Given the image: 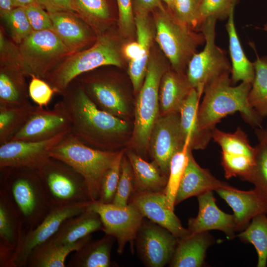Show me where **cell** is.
<instances>
[{
  "instance_id": "1",
  "label": "cell",
  "mask_w": 267,
  "mask_h": 267,
  "mask_svg": "<svg viewBox=\"0 0 267 267\" xmlns=\"http://www.w3.org/2000/svg\"><path fill=\"white\" fill-rule=\"evenodd\" d=\"M61 100L71 120L70 134L92 148L110 151L112 140L128 128L127 122L99 109L74 80Z\"/></svg>"
},
{
  "instance_id": "2",
  "label": "cell",
  "mask_w": 267,
  "mask_h": 267,
  "mask_svg": "<svg viewBox=\"0 0 267 267\" xmlns=\"http://www.w3.org/2000/svg\"><path fill=\"white\" fill-rule=\"evenodd\" d=\"M230 74H223L205 87L198 112L201 129L212 131L222 119L236 112L252 127H262L263 118L249 101L252 84L241 82L232 86Z\"/></svg>"
},
{
  "instance_id": "3",
  "label": "cell",
  "mask_w": 267,
  "mask_h": 267,
  "mask_svg": "<svg viewBox=\"0 0 267 267\" xmlns=\"http://www.w3.org/2000/svg\"><path fill=\"white\" fill-rule=\"evenodd\" d=\"M0 186L7 192L25 231L36 227L52 207L36 170H0Z\"/></svg>"
},
{
  "instance_id": "4",
  "label": "cell",
  "mask_w": 267,
  "mask_h": 267,
  "mask_svg": "<svg viewBox=\"0 0 267 267\" xmlns=\"http://www.w3.org/2000/svg\"><path fill=\"white\" fill-rule=\"evenodd\" d=\"M121 67L122 60L119 46L110 36H100L90 47L71 54L51 70L44 79L62 95L78 77L102 66Z\"/></svg>"
},
{
  "instance_id": "5",
  "label": "cell",
  "mask_w": 267,
  "mask_h": 267,
  "mask_svg": "<svg viewBox=\"0 0 267 267\" xmlns=\"http://www.w3.org/2000/svg\"><path fill=\"white\" fill-rule=\"evenodd\" d=\"M119 153L92 148L69 133L52 148L50 156L66 163L80 174L88 186L91 200L97 201L102 178Z\"/></svg>"
},
{
  "instance_id": "6",
  "label": "cell",
  "mask_w": 267,
  "mask_h": 267,
  "mask_svg": "<svg viewBox=\"0 0 267 267\" xmlns=\"http://www.w3.org/2000/svg\"><path fill=\"white\" fill-rule=\"evenodd\" d=\"M156 10L155 40L172 69L183 73L197 47L205 43L204 36L178 21L169 9L163 7Z\"/></svg>"
},
{
  "instance_id": "7",
  "label": "cell",
  "mask_w": 267,
  "mask_h": 267,
  "mask_svg": "<svg viewBox=\"0 0 267 267\" xmlns=\"http://www.w3.org/2000/svg\"><path fill=\"white\" fill-rule=\"evenodd\" d=\"M36 171L52 207L92 201L83 177L66 163L50 157Z\"/></svg>"
},
{
  "instance_id": "8",
  "label": "cell",
  "mask_w": 267,
  "mask_h": 267,
  "mask_svg": "<svg viewBox=\"0 0 267 267\" xmlns=\"http://www.w3.org/2000/svg\"><path fill=\"white\" fill-rule=\"evenodd\" d=\"M19 45L21 71L30 77L44 79L62 60L72 54L51 30L33 31Z\"/></svg>"
},
{
  "instance_id": "9",
  "label": "cell",
  "mask_w": 267,
  "mask_h": 267,
  "mask_svg": "<svg viewBox=\"0 0 267 267\" xmlns=\"http://www.w3.org/2000/svg\"><path fill=\"white\" fill-rule=\"evenodd\" d=\"M217 20L210 17L201 24L205 45L201 52L192 56L187 66V79L201 96L207 85L224 73H231V66L225 53L215 44Z\"/></svg>"
},
{
  "instance_id": "10",
  "label": "cell",
  "mask_w": 267,
  "mask_h": 267,
  "mask_svg": "<svg viewBox=\"0 0 267 267\" xmlns=\"http://www.w3.org/2000/svg\"><path fill=\"white\" fill-rule=\"evenodd\" d=\"M166 71L160 61L153 56L150 57L135 105L134 139L141 149L148 145L151 131L159 117L160 86Z\"/></svg>"
},
{
  "instance_id": "11",
  "label": "cell",
  "mask_w": 267,
  "mask_h": 267,
  "mask_svg": "<svg viewBox=\"0 0 267 267\" xmlns=\"http://www.w3.org/2000/svg\"><path fill=\"white\" fill-rule=\"evenodd\" d=\"M87 208L100 217L105 234L112 236L117 242V252L123 253L128 243L133 244L143 223L144 216L133 203L119 207L112 203L91 201Z\"/></svg>"
},
{
  "instance_id": "12",
  "label": "cell",
  "mask_w": 267,
  "mask_h": 267,
  "mask_svg": "<svg viewBox=\"0 0 267 267\" xmlns=\"http://www.w3.org/2000/svg\"><path fill=\"white\" fill-rule=\"evenodd\" d=\"M91 201L52 207L36 227L24 231L13 253L10 267H26L33 249L51 238L66 219L85 211Z\"/></svg>"
},
{
  "instance_id": "13",
  "label": "cell",
  "mask_w": 267,
  "mask_h": 267,
  "mask_svg": "<svg viewBox=\"0 0 267 267\" xmlns=\"http://www.w3.org/2000/svg\"><path fill=\"white\" fill-rule=\"evenodd\" d=\"M69 133L44 140H10L0 144V170H38L50 157L52 148Z\"/></svg>"
},
{
  "instance_id": "14",
  "label": "cell",
  "mask_w": 267,
  "mask_h": 267,
  "mask_svg": "<svg viewBox=\"0 0 267 267\" xmlns=\"http://www.w3.org/2000/svg\"><path fill=\"white\" fill-rule=\"evenodd\" d=\"M149 144L154 163L163 174L168 175L173 157L184 145L179 113L158 117L151 131Z\"/></svg>"
},
{
  "instance_id": "15",
  "label": "cell",
  "mask_w": 267,
  "mask_h": 267,
  "mask_svg": "<svg viewBox=\"0 0 267 267\" xmlns=\"http://www.w3.org/2000/svg\"><path fill=\"white\" fill-rule=\"evenodd\" d=\"M70 116L62 101L51 109L36 105L28 121L11 140L40 141L70 132Z\"/></svg>"
},
{
  "instance_id": "16",
  "label": "cell",
  "mask_w": 267,
  "mask_h": 267,
  "mask_svg": "<svg viewBox=\"0 0 267 267\" xmlns=\"http://www.w3.org/2000/svg\"><path fill=\"white\" fill-rule=\"evenodd\" d=\"M135 240L142 260L150 267H163L170 263L178 241L170 231L153 222H143Z\"/></svg>"
},
{
  "instance_id": "17",
  "label": "cell",
  "mask_w": 267,
  "mask_h": 267,
  "mask_svg": "<svg viewBox=\"0 0 267 267\" xmlns=\"http://www.w3.org/2000/svg\"><path fill=\"white\" fill-rule=\"evenodd\" d=\"M199 211L197 216L188 220L190 234L219 230L225 234L228 239L235 236L236 225L233 215L220 210L216 204L213 191H208L197 196Z\"/></svg>"
},
{
  "instance_id": "18",
  "label": "cell",
  "mask_w": 267,
  "mask_h": 267,
  "mask_svg": "<svg viewBox=\"0 0 267 267\" xmlns=\"http://www.w3.org/2000/svg\"><path fill=\"white\" fill-rule=\"evenodd\" d=\"M134 194L130 203L134 204L144 217L167 229L178 239L190 234L188 229L182 226L174 210L168 207L164 192Z\"/></svg>"
},
{
  "instance_id": "19",
  "label": "cell",
  "mask_w": 267,
  "mask_h": 267,
  "mask_svg": "<svg viewBox=\"0 0 267 267\" xmlns=\"http://www.w3.org/2000/svg\"><path fill=\"white\" fill-rule=\"evenodd\" d=\"M232 208L236 231H242L256 216L267 214V201L255 189L244 191L229 185L216 190Z\"/></svg>"
},
{
  "instance_id": "20",
  "label": "cell",
  "mask_w": 267,
  "mask_h": 267,
  "mask_svg": "<svg viewBox=\"0 0 267 267\" xmlns=\"http://www.w3.org/2000/svg\"><path fill=\"white\" fill-rule=\"evenodd\" d=\"M24 230L18 212L6 191L0 187V267L10 262Z\"/></svg>"
},
{
  "instance_id": "21",
  "label": "cell",
  "mask_w": 267,
  "mask_h": 267,
  "mask_svg": "<svg viewBox=\"0 0 267 267\" xmlns=\"http://www.w3.org/2000/svg\"><path fill=\"white\" fill-rule=\"evenodd\" d=\"M74 80L82 86L89 97L99 109L117 117L127 113L128 105L124 95L110 81L82 76Z\"/></svg>"
},
{
  "instance_id": "22",
  "label": "cell",
  "mask_w": 267,
  "mask_h": 267,
  "mask_svg": "<svg viewBox=\"0 0 267 267\" xmlns=\"http://www.w3.org/2000/svg\"><path fill=\"white\" fill-rule=\"evenodd\" d=\"M191 150L188 152V161L177 192L175 205L190 197L229 185L218 179L208 170L201 168L193 158Z\"/></svg>"
},
{
  "instance_id": "23",
  "label": "cell",
  "mask_w": 267,
  "mask_h": 267,
  "mask_svg": "<svg viewBox=\"0 0 267 267\" xmlns=\"http://www.w3.org/2000/svg\"><path fill=\"white\" fill-rule=\"evenodd\" d=\"M200 97L201 95L192 88L179 110L184 145L191 150L205 149L212 138V131L203 130L199 126L198 112Z\"/></svg>"
},
{
  "instance_id": "24",
  "label": "cell",
  "mask_w": 267,
  "mask_h": 267,
  "mask_svg": "<svg viewBox=\"0 0 267 267\" xmlns=\"http://www.w3.org/2000/svg\"><path fill=\"white\" fill-rule=\"evenodd\" d=\"M48 13L52 24V31L72 54L81 51L91 40V35L88 26L76 13L70 11Z\"/></svg>"
},
{
  "instance_id": "25",
  "label": "cell",
  "mask_w": 267,
  "mask_h": 267,
  "mask_svg": "<svg viewBox=\"0 0 267 267\" xmlns=\"http://www.w3.org/2000/svg\"><path fill=\"white\" fill-rule=\"evenodd\" d=\"M148 13L144 11L135 10V28L137 42L141 48V56L137 60L129 62L128 73L135 91L140 90L143 84L150 57L154 34Z\"/></svg>"
},
{
  "instance_id": "26",
  "label": "cell",
  "mask_w": 267,
  "mask_h": 267,
  "mask_svg": "<svg viewBox=\"0 0 267 267\" xmlns=\"http://www.w3.org/2000/svg\"><path fill=\"white\" fill-rule=\"evenodd\" d=\"M102 227L98 214L87 208L80 214L66 219L50 238L59 245L72 244L94 231L102 230Z\"/></svg>"
},
{
  "instance_id": "27",
  "label": "cell",
  "mask_w": 267,
  "mask_h": 267,
  "mask_svg": "<svg viewBox=\"0 0 267 267\" xmlns=\"http://www.w3.org/2000/svg\"><path fill=\"white\" fill-rule=\"evenodd\" d=\"M208 231L190 234L178 239V244L170 266L200 267L204 263L206 253L213 243Z\"/></svg>"
},
{
  "instance_id": "28",
  "label": "cell",
  "mask_w": 267,
  "mask_h": 267,
  "mask_svg": "<svg viewBox=\"0 0 267 267\" xmlns=\"http://www.w3.org/2000/svg\"><path fill=\"white\" fill-rule=\"evenodd\" d=\"M91 239L90 234L75 243L62 245L49 238L33 249L28 256L26 267H65V262L68 255L80 249Z\"/></svg>"
},
{
  "instance_id": "29",
  "label": "cell",
  "mask_w": 267,
  "mask_h": 267,
  "mask_svg": "<svg viewBox=\"0 0 267 267\" xmlns=\"http://www.w3.org/2000/svg\"><path fill=\"white\" fill-rule=\"evenodd\" d=\"M192 89L186 76L174 69L163 75L159 89V105L162 114L179 113L180 107Z\"/></svg>"
},
{
  "instance_id": "30",
  "label": "cell",
  "mask_w": 267,
  "mask_h": 267,
  "mask_svg": "<svg viewBox=\"0 0 267 267\" xmlns=\"http://www.w3.org/2000/svg\"><path fill=\"white\" fill-rule=\"evenodd\" d=\"M127 154L133 171L134 193L164 192L168 178L161 175L156 164L146 162L132 151Z\"/></svg>"
},
{
  "instance_id": "31",
  "label": "cell",
  "mask_w": 267,
  "mask_h": 267,
  "mask_svg": "<svg viewBox=\"0 0 267 267\" xmlns=\"http://www.w3.org/2000/svg\"><path fill=\"white\" fill-rule=\"evenodd\" d=\"M226 29L228 35L231 62V83L236 84L241 81L252 84L255 78L254 63L247 58L240 44L234 24V9L228 17Z\"/></svg>"
},
{
  "instance_id": "32",
  "label": "cell",
  "mask_w": 267,
  "mask_h": 267,
  "mask_svg": "<svg viewBox=\"0 0 267 267\" xmlns=\"http://www.w3.org/2000/svg\"><path fill=\"white\" fill-rule=\"evenodd\" d=\"M115 239L112 236L105 234L98 240H90L75 251L67 267H110L111 251Z\"/></svg>"
},
{
  "instance_id": "33",
  "label": "cell",
  "mask_w": 267,
  "mask_h": 267,
  "mask_svg": "<svg viewBox=\"0 0 267 267\" xmlns=\"http://www.w3.org/2000/svg\"><path fill=\"white\" fill-rule=\"evenodd\" d=\"M21 70L1 67L0 72V105L32 104L29 100L28 87Z\"/></svg>"
},
{
  "instance_id": "34",
  "label": "cell",
  "mask_w": 267,
  "mask_h": 267,
  "mask_svg": "<svg viewBox=\"0 0 267 267\" xmlns=\"http://www.w3.org/2000/svg\"><path fill=\"white\" fill-rule=\"evenodd\" d=\"M36 105H0V144L10 141L25 125Z\"/></svg>"
},
{
  "instance_id": "35",
  "label": "cell",
  "mask_w": 267,
  "mask_h": 267,
  "mask_svg": "<svg viewBox=\"0 0 267 267\" xmlns=\"http://www.w3.org/2000/svg\"><path fill=\"white\" fill-rule=\"evenodd\" d=\"M260 214L252 219L248 225L237 235L241 240L252 244L257 255V267L267 265V217Z\"/></svg>"
},
{
  "instance_id": "36",
  "label": "cell",
  "mask_w": 267,
  "mask_h": 267,
  "mask_svg": "<svg viewBox=\"0 0 267 267\" xmlns=\"http://www.w3.org/2000/svg\"><path fill=\"white\" fill-rule=\"evenodd\" d=\"M253 63L255 78L249 92V101L264 118L267 116V57H258Z\"/></svg>"
},
{
  "instance_id": "37",
  "label": "cell",
  "mask_w": 267,
  "mask_h": 267,
  "mask_svg": "<svg viewBox=\"0 0 267 267\" xmlns=\"http://www.w3.org/2000/svg\"><path fill=\"white\" fill-rule=\"evenodd\" d=\"M212 133V138L221 146L222 152L255 157V147L250 144L246 134L240 128L233 133H228L215 127Z\"/></svg>"
},
{
  "instance_id": "38",
  "label": "cell",
  "mask_w": 267,
  "mask_h": 267,
  "mask_svg": "<svg viewBox=\"0 0 267 267\" xmlns=\"http://www.w3.org/2000/svg\"><path fill=\"white\" fill-rule=\"evenodd\" d=\"M191 149L184 145L183 147L173 157L170 165L169 177L164 190L168 207L174 210L177 192L188 161V152Z\"/></svg>"
},
{
  "instance_id": "39",
  "label": "cell",
  "mask_w": 267,
  "mask_h": 267,
  "mask_svg": "<svg viewBox=\"0 0 267 267\" xmlns=\"http://www.w3.org/2000/svg\"><path fill=\"white\" fill-rule=\"evenodd\" d=\"M75 13L85 22L97 25L108 20L110 10L105 0H73Z\"/></svg>"
},
{
  "instance_id": "40",
  "label": "cell",
  "mask_w": 267,
  "mask_h": 267,
  "mask_svg": "<svg viewBox=\"0 0 267 267\" xmlns=\"http://www.w3.org/2000/svg\"><path fill=\"white\" fill-rule=\"evenodd\" d=\"M255 162L245 181L252 183L267 201V147L259 142L255 146Z\"/></svg>"
},
{
  "instance_id": "41",
  "label": "cell",
  "mask_w": 267,
  "mask_h": 267,
  "mask_svg": "<svg viewBox=\"0 0 267 267\" xmlns=\"http://www.w3.org/2000/svg\"><path fill=\"white\" fill-rule=\"evenodd\" d=\"M254 162L255 157L222 152V165L224 171V176L227 179L238 177L245 180L253 168Z\"/></svg>"
},
{
  "instance_id": "42",
  "label": "cell",
  "mask_w": 267,
  "mask_h": 267,
  "mask_svg": "<svg viewBox=\"0 0 267 267\" xmlns=\"http://www.w3.org/2000/svg\"><path fill=\"white\" fill-rule=\"evenodd\" d=\"M1 17L16 44H20L34 31L23 7H14Z\"/></svg>"
},
{
  "instance_id": "43",
  "label": "cell",
  "mask_w": 267,
  "mask_h": 267,
  "mask_svg": "<svg viewBox=\"0 0 267 267\" xmlns=\"http://www.w3.org/2000/svg\"><path fill=\"white\" fill-rule=\"evenodd\" d=\"M134 192V177L130 161L123 157L120 178L112 204L124 207L129 203L130 198Z\"/></svg>"
},
{
  "instance_id": "44",
  "label": "cell",
  "mask_w": 267,
  "mask_h": 267,
  "mask_svg": "<svg viewBox=\"0 0 267 267\" xmlns=\"http://www.w3.org/2000/svg\"><path fill=\"white\" fill-rule=\"evenodd\" d=\"M123 157V153L119 152L114 164L104 174L100 183L98 201L103 203H112L120 178Z\"/></svg>"
},
{
  "instance_id": "45",
  "label": "cell",
  "mask_w": 267,
  "mask_h": 267,
  "mask_svg": "<svg viewBox=\"0 0 267 267\" xmlns=\"http://www.w3.org/2000/svg\"><path fill=\"white\" fill-rule=\"evenodd\" d=\"M202 0H173L168 9L180 22L195 29L199 27V9Z\"/></svg>"
},
{
  "instance_id": "46",
  "label": "cell",
  "mask_w": 267,
  "mask_h": 267,
  "mask_svg": "<svg viewBox=\"0 0 267 267\" xmlns=\"http://www.w3.org/2000/svg\"><path fill=\"white\" fill-rule=\"evenodd\" d=\"M237 0H202L198 15L199 27L207 18L218 19L228 18L234 9Z\"/></svg>"
},
{
  "instance_id": "47",
  "label": "cell",
  "mask_w": 267,
  "mask_h": 267,
  "mask_svg": "<svg viewBox=\"0 0 267 267\" xmlns=\"http://www.w3.org/2000/svg\"><path fill=\"white\" fill-rule=\"evenodd\" d=\"M28 91L30 98L41 107L46 106L55 93L48 83L44 79L36 77H31Z\"/></svg>"
},
{
  "instance_id": "48",
  "label": "cell",
  "mask_w": 267,
  "mask_h": 267,
  "mask_svg": "<svg viewBox=\"0 0 267 267\" xmlns=\"http://www.w3.org/2000/svg\"><path fill=\"white\" fill-rule=\"evenodd\" d=\"M26 14L34 31L52 30L49 13L38 3L24 7Z\"/></svg>"
},
{
  "instance_id": "49",
  "label": "cell",
  "mask_w": 267,
  "mask_h": 267,
  "mask_svg": "<svg viewBox=\"0 0 267 267\" xmlns=\"http://www.w3.org/2000/svg\"><path fill=\"white\" fill-rule=\"evenodd\" d=\"M0 51L1 67H11L21 70L18 47L9 42L0 31Z\"/></svg>"
},
{
  "instance_id": "50",
  "label": "cell",
  "mask_w": 267,
  "mask_h": 267,
  "mask_svg": "<svg viewBox=\"0 0 267 267\" xmlns=\"http://www.w3.org/2000/svg\"><path fill=\"white\" fill-rule=\"evenodd\" d=\"M119 11V25L125 36L132 34L135 28L132 0H116Z\"/></svg>"
},
{
  "instance_id": "51",
  "label": "cell",
  "mask_w": 267,
  "mask_h": 267,
  "mask_svg": "<svg viewBox=\"0 0 267 267\" xmlns=\"http://www.w3.org/2000/svg\"><path fill=\"white\" fill-rule=\"evenodd\" d=\"M38 3L47 12L70 11L75 12L73 0H37Z\"/></svg>"
},
{
  "instance_id": "52",
  "label": "cell",
  "mask_w": 267,
  "mask_h": 267,
  "mask_svg": "<svg viewBox=\"0 0 267 267\" xmlns=\"http://www.w3.org/2000/svg\"><path fill=\"white\" fill-rule=\"evenodd\" d=\"M141 46L137 41L128 44L123 49L125 57L130 62L139 59L141 56Z\"/></svg>"
},
{
  "instance_id": "53",
  "label": "cell",
  "mask_w": 267,
  "mask_h": 267,
  "mask_svg": "<svg viewBox=\"0 0 267 267\" xmlns=\"http://www.w3.org/2000/svg\"><path fill=\"white\" fill-rule=\"evenodd\" d=\"M135 10L149 12L158 8H162L161 0H134Z\"/></svg>"
},
{
  "instance_id": "54",
  "label": "cell",
  "mask_w": 267,
  "mask_h": 267,
  "mask_svg": "<svg viewBox=\"0 0 267 267\" xmlns=\"http://www.w3.org/2000/svg\"><path fill=\"white\" fill-rule=\"evenodd\" d=\"M255 134L259 142L264 144L267 147V124L265 127L256 128Z\"/></svg>"
},
{
  "instance_id": "55",
  "label": "cell",
  "mask_w": 267,
  "mask_h": 267,
  "mask_svg": "<svg viewBox=\"0 0 267 267\" xmlns=\"http://www.w3.org/2000/svg\"><path fill=\"white\" fill-rule=\"evenodd\" d=\"M14 8L11 0H0L1 17L10 11Z\"/></svg>"
},
{
  "instance_id": "56",
  "label": "cell",
  "mask_w": 267,
  "mask_h": 267,
  "mask_svg": "<svg viewBox=\"0 0 267 267\" xmlns=\"http://www.w3.org/2000/svg\"><path fill=\"white\" fill-rule=\"evenodd\" d=\"M14 7H25L31 4L38 3L37 0H11Z\"/></svg>"
},
{
  "instance_id": "57",
  "label": "cell",
  "mask_w": 267,
  "mask_h": 267,
  "mask_svg": "<svg viewBox=\"0 0 267 267\" xmlns=\"http://www.w3.org/2000/svg\"><path fill=\"white\" fill-rule=\"evenodd\" d=\"M167 5L168 8H170L172 4L173 0H162Z\"/></svg>"
},
{
  "instance_id": "58",
  "label": "cell",
  "mask_w": 267,
  "mask_h": 267,
  "mask_svg": "<svg viewBox=\"0 0 267 267\" xmlns=\"http://www.w3.org/2000/svg\"><path fill=\"white\" fill-rule=\"evenodd\" d=\"M264 30L267 32V23L264 26Z\"/></svg>"
}]
</instances>
